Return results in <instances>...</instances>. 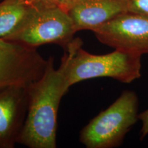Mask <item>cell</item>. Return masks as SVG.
I'll return each mask as SVG.
<instances>
[{"instance_id": "cell-10", "label": "cell", "mask_w": 148, "mask_h": 148, "mask_svg": "<svg viewBox=\"0 0 148 148\" xmlns=\"http://www.w3.org/2000/svg\"><path fill=\"white\" fill-rule=\"evenodd\" d=\"M127 11L148 15V0H128Z\"/></svg>"}, {"instance_id": "cell-3", "label": "cell", "mask_w": 148, "mask_h": 148, "mask_svg": "<svg viewBox=\"0 0 148 148\" xmlns=\"http://www.w3.org/2000/svg\"><path fill=\"white\" fill-rule=\"evenodd\" d=\"M141 56L114 49L103 55L90 53L79 47L71 57L66 71V86L96 77H108L131 83L141 76Z\"/></svg>"}, {"instance_id": "cell-12", "label": "cell", "mask_w": 148, "mask_h": 148, "mask_svg": "<svg viewBox=\"0 0 148 148\" xmlns=\"http://www.w3.org/2000/svg\"><path fill=\"white\" fill-rule=\"evenodd\" d=\"M48 1H51V2L56 3V4H59L60 3L62 2V1H66V0H48Z\"/></svg>"}, {"instance_id": "cell-9", "label": "cell", "mask_w": 148, "mask_h": 148, "mask_svg": "<svg viewBox=\"0 0 148 148\" xmlns=\"http://www.w3.org/2000/svg\"><path fill=\"white\" fill-rule=\"evenodd\" d=\"M48 0H3L0 2V38L20 30Z\"/></svg>"}, {"instance_id": "cell-1", "label": "cell", "mask_w": 148, "mask_h": 148, "mask_svg": "<svg viewBox=\"0 0 148 148\" xmlns=\"http://www.w3.org/2000/svg\"><path fill=\"white\" fill-rule=\"evenodd\" d=\"M82 40L73 38L66 49L59 68L55 69L54 58L49 57L45 71L28 88L27 115L17 143L29 148L56 147L58 111L61 99L68 91L66 71L71 57Z\"/></svg>"}, {"instance_id": "cell-7", "label": "cell", "mask_w": 148, "mask_h": 148, "mask_svg": "<svg viewBox=\"0 0 148 148\" xmlns=\"http://www.w3.org/2000/svg\"><path fill=\"white\" fill-rule=\"evenodd\" d=\"M28 88L12 85L0 89V148L17 143L27 115Z\"/></svg>"}, {"instance_id": "cell-4", "label": "cell", "mask_w": 148, "mask_h": 148, "mask_svg": "<svg viewBox=\"0 0 148 148\" xmlns=\"http://www.w3.org/2000/svg\"><path fill=\"white\" fill-rule=\"evenodd\" d=\"M75 33L71 18L66 10L49 1L20 30L4 40L33 48L54 43L64 49L73 40Z\"/></svg>"}, {"instance_id": "cell-8", "label": "cell", "mask_w": 148, "mask_h": 148, "mask_svg": "<svg viewBox=\"0 0 148 148\" xmlns=\"http://www.w3.org/2000/svg\"><path fill=\"white\" fill-rule=\"evenodd\" d=\"M58 5L69 14L77 32L92 31L126 12L128 0H66Z\"/></svg>"}, {"instance_id": "cell-2", "label": "cell", "mask_w": 148, "mask_h": 148, "mask_svg": "<svg viewBox=\"0 0 148 148\" xmlns=\"http://www.w3.org/2000/svg\"><path fill=\"white\" fill-rule=\"evenodd\" d=\"M139 101L136 92L123 90L106 110L94 117L79 133V141L87 148L120 146L139 120Z\"/></svg>"}, {"instance_id": "cell-6", "label": "cell", "mask_w": 148, "mask_h": 148, "mask_svg": "<svg viewBox=\"0 0 148 148\" xmlns=\"http://www.w3.org/2000/svg\"><path fill=\"white\" fill-rule=\"evenodd\" d=\"M99 42L114 49L148 54V15L126 12L92 31Z\"/></svg>"}, {"instance_id": "cell-5", "label": "cell", "mask_w": 148, "mask_h": 148, "mask_svg": "<svg viewBox=\"0 0 148 148\" xmlns=\"http://www.w3.org/2000/svg\"><path fill=\"white\" fill-rule=\"evenodd\" d=\"M47 63L36 48L0 38V89L12 85L29 87L42 76Z\"/></svg>"}, {"instance_id": "cell-11", "label": "cell", "mask_w": 148, "mask_h": 148, "mask_svg": "<svg viewBox=\"0 0 148 148\" xmlns=\"http://www.w3.org/2000/svg\"><path fill=\"white\" fill-rule=\"evenodd\" d=\"M138 118L142 123L140 130V139L143 140L148 134V109L139 113Z\"/></svg>"}]
</instances>
